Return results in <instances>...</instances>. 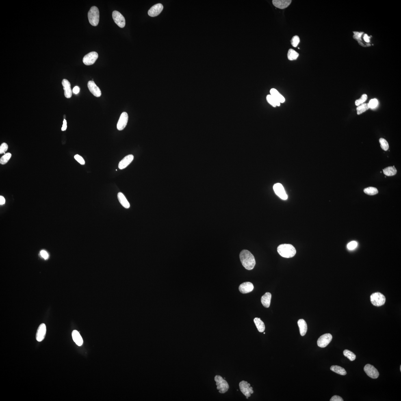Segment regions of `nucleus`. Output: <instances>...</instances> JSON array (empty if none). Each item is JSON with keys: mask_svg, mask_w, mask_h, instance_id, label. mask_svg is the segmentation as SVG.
<instances>
[{"mask_svg": "<svg viewBox=\"0 0 401 401\" xmlns=\"http://www.w3.org/2000/svg\"><path fill=\"white\" fill-rule=\"evenodd\" d=\"M241 263L244 268L248 270H252L256 265L255 258L249 251L244 250L239 254Z\"/></svg>", "mask_w": 401, "mask_h": 401, "instance_id": "nucleus-1", "label": "nucleus"}, {"mask_svg": "<svg viewBox=\"0 0 401 401\" xmlns=\"http://www.w3.org/2000/svg\"><path fill=\"white\" fill-rule=\"evenodd\" d=\"M277 250L280 256L287 258L292 257L296 253V250L295 248L290 244L280 245L278 247Z\"/></svg>", "mask_w": 401, "mask_h": 401, "instance_id": "nucleus-2", "label": "nucleus"}, {"mask_svg": "<svg viewBox=\"0 0 401 401\" xmlns=\"http://www.w3.org/2000/svg\"><path fill=\"white\" fill-rule=\"evenodd\" d=\"M99 11L97 7L95 6L91 7L88 14L89 22L91 25L97 26L99 21Z\"/></svg>", "mask_w": 401, "mask_h": 401, "instance_id": "nucleus-3", "label": "nucleus"}, {"mask_svg": "<svg viewBox=\"0 0 401 401\" xmlns=\"http://www.w3.org/2000/svg\"><path fill=\"white\" fill-rule=\"evenodd\" d=\"M214 380L216 382L217 389L219 390V393L224 394L227 391L229 388V385L227 382L222 376L216 375L215 377Z\"/></svg>", "mask_w": 401, "mask_h": 401, "instance_id": "nucleus-4", "label": "nucleus"}, {"mask_svg": "<svg viewBox=\"0 0 401 401\" xmlns=\"http://www.w3.org/2000/svg\"><path fill=\"white\" fill-rule=\"evenodd\" d=\"M370 300L373 305L380 306L383 305L386 302V297L383 294L380 292L373 293L371 295Z\"/></svg>", "mask_w": 401, "mask_h": 401, "instance_id": "nucleus-5", "label": "nucleus"}, {"mask_svg": "<svg viewBox=\"0 0 401 401\" xmlns=\"http://www.w3.org/2000/svg\"><path fill=\"white\" fill-rule=\"evenodd\" d=\"M239 389L241 392L246 397H250L251 395L253 393L254 391L252 387H250V384L247 382L242 381L239 382Z\"/></svg>", "mask_w": 401, "mask_h": 401, "instance_id": "nucleus-6", "label": "nucleus"}, {"mask_svg": "<svg viewBox=\"0 0 401 401\" xmlns=\"http://www.w3.org/2000/svg\"><path fill=\"white\" fill-rule=\"evenodd\" d=\"M112 17L115 23L119 27L123 28L125 27L126 24L125 18L120 12L116 11H113L112 13Z\"/></svg>", "mask_w": 401, "mask_h": 401, "instance_id": "nucleus-7", "label": "nucleus"}, {"mask_svg": "<svg viewBox=\"0 0 401 401\" xmlns=\"http://www.w3.org/2000/svg\"><path fill=\"white\" fill-rule=\"evenodd\" d=\"M332 338L330 334H326L321 336L317 341V344L321 348H324L329 344Z\"/></svg>", "mask_w": 401, "mask_h": 401, "instance_id": "nucleus-8", "label": "nucleus"}, {"mask_svg": "<svg viewBox=\"0 0 401 401\" xmlns=\"http://www.w3.org/2000/svg\"><path fill=\"white\" fill-rule=\"evenodd\" d=\"M98 54L96 52H92L87 54L83 58L84 64L87 66L94 64L98 58Z\"/></svg>", "mask_w": 401, "mask_h": 401, "instance_id": "nucleus-9", "label": "nucleus"}, {"mask_svg": "<svg viewBox=\"0 0 401 401\" xmlns=\"http://www.w3.org/2000/svg\"><path fill=\"white\" fill-rule=\"evenodd\" d=\"M364 369L368 376L373 379L377 378L379 376V373L377 369L370 364L366 365Z\"/></svg>", "mask_w": 401, "mask_h": 401, "instance_id": "nucleus-10", "label": "nucleus"}, {"mask_svg": "<svg viewBox=\"0 0 401 401\" xmlns=\"http://www.w3.org/2000/svg\"><path fill=\"white\" fill-rule=\"evenodd\" d=\"M275 193L278 196L283 200H287L288 197L284 187L281 183H277L274 186Z\"/></svg>", "mask_w": 401, "mask_h": 401, "instance_id": "nucleus-11", "label": "nucleus"}, {"mask_svg": "<svg viewBox=\"0 0 401 401\" xmlns=\"http://www.w3.org/2000/svg\"><path fill=\"white\" fill-rule=\"evenodd\" d=\"M128 120V115L127 113L124 112L122 113L119 119L117 128L119 131H122L123 130L127 125Z\"/></svg>", "mask_w": 401, "mask_h": 401, "instance_id": "nucleus-12", "label": "nucleus"}, {"mask_svg": "<svg viewBox=\"0 0 401 401\" xmlns=\"http://www.w3.org/2000/svg\"><path fill=\"white\" fill-rule=\"evenodd\" d=\"M89 90L90 92L96 97H100L101 96V93L99 87L96 85L94 82L93 81H90L88 82L87 84Z\"/></svg>", "mask_w": 401, "mask_h": 401, "instance_id": "nucleus-13", "label": "nucleus"}, {"mask_svg": "<svg viewBox=\"0 0 401 401\" xmlns=\"http://www.w3.org/2000/svg\"><path fill=\"white\" fill-rule=\"evenodd\" d=\"M163 8L162 4L158 3L152 6L148 11L149 15L151 17L157 16L160 14Z\"/></svg>", "mask_w": 401, "mask_h": 401, "instance_id": "nucleus-14", "label": "nucleus"}, {"mask_svg": "<svg viewBox=\"0 0 401 401\" xmlns=\"http://www.w3.org/2000/svg\"><path fill=\"white\" fill-rule=\"evenodd\" d=\"M46 326L44 324H41L39 326L36 334V339L38 342L43 340L46 335Z\"/></svg>", "mask_w": 401, "mask_h": 401, "instance_id": "nucleus-15", "label": "nucleus"}, {"mask_svg": "<svg viewBox=\"0 0 401 401\" xmlns=\"http://www.w3.org/2000/svg\"><path fill=\"white\" fill-rule=\"evenodd\" d=\"M254 289L253 284L250 282H246L243 283L239 285V290L243 294H246L251 292Z\"/></svg>", "mask_w": 401, "mask_h": 401, "instance_id": "nucleus-16", "label": "nucleus"}, {"mask_svg": "<svg viewBox=\"0 0 401 401\" xmlns=\"http://www.w3.org/2000/svg\"><path fill=\"white\" fill-rule=\"evenodd\" d=\"M62 84L64 91L65 96L67 98H70L72 95V91L71 87L70 82L67 80L64 79L63 80Z\"/></svg>", "mask_w": 401, "mask_h": 401, "instance_id": "nucleus-17", "label": "nucleus"}, {"mask_svg": "<svg viewBox=\"0 0 401 401\" xmlns=\"http://www.w3.org/2000/svg\"><path fill=\"white\" fill-rule=\"evenodd\" d=\"M134 156L132 155H129L126 156L120 162L118 167L120 170L125 168L133 161Z\"/></svg>", "mask_w": 401, "mask_h": 401, "instance_id": "nucleus-18", "label": "nucleus"}, {"mask_svg": "<svg viewBox=\"0 0 401 401\" xmlns=\"http://www.w3.org/2000/svg\"><path fill=\"white\" fill-rule=\"evenodd\" d=\"M291 0H274L272 1L274 6L280 9L287 8L291 4Z\"/></svg>", "mask_w": 401, "mask_h": 401, "instance_id": "nucleus-19", "label": "nucleus"}, {"mask_svg": "<svg viewBox=\"0 0 401 401\" xmlns=\"http://www.w3.org/2000/svg\"><path fill=\"white\" fill-rule=\"evenodd\" d=\"M353 33H354L353 37L355 40L357 41L360 45L364 47H368L366 44L365 43L364 41L363 37L364 32H363L354 31L353 32Z\"/></svg>", "mask_w": 401, "mask_h": 401, "instance_id": "nucleus-20", "label": "nucleus"}, {"mask_svg": "<svg viewBox=\"0 0 401 401\" xmlns=\"http://www.w3.org/2000/svg\"><path fill=\"white\" fill-rule=\"evenodd\" d=\"M72 339L74 342L78 346H81L83 344V339L79 332L77 330H74L72 332Z\"/></svg>", "mask_w": 401, "mask_h": 401, "instance_id": "nucleus-21", "label": "nucleus"}, {"mask_svg": "<svg viewBox=\"0 0 401 401\" xmlns=\"http://www.w3.org/2000/svg\"><path fill=\"white\" fill-rule=\"evenodd\" d=\"M298 324L300 335L302 336L305 335L308 329L306 321L303 319H300L298 320Z\"/></svg>", "mask_w": 401, "mask_h": 401, "instance_id": "nucleus-22", "label": "nucleus"}, {"mask_svg": "<svg viewBox=\"0 0 401 401\" xmlns=\"http://www.w3.org/2000/svg\"><path fill=\"white\" fill-rule=\"evenodd\" d=\"M272 295L270 293L266 292L261 298V302L265 307L268 308L270 306Z\"/></svg>", "mask_w": 401, "mask_h": 401, "instance_id": "nucleus-23", "label": "nucleus"}, {"mask_svg": "<svg viewBox=\"0 0 401 401\" xmlns=\"http://www.w3.org/2000/svg\"><path fill=\"white\" fill-rule=\"evenodd\" d=\"M270 93L271 96H272L275 99L277 100L280 103H283L285 101V98L276 89H271L270 90Z\"/></svg>", "mask_w": 401, "mask_h": 401, "instance_id": "nucleus-24", "label": "nucleus"}, {"mask_svg": "<svg viewBox=\"0 0 401 401\" xmlns=\"http://www.w3.org/2000/svg\"><path fill=\"white\" fill-rule=\"evenodd\" d=\"M118 198L119 201L123 207L127 209L130 208V205L129 202L122 193L119 192L118 193Z\"/></svg>", "mask_w": 401, "mask_h": 401, "instance_id": "nucleus-25", "label": "nucleus"}, {"mask_svg": "<svg viewBox=\"0 0 401 401\" xmlns=\"http://www.w3.org/2000/svg\"><path fill=\"white\" fill-rule=\"evenodd\" d=\"M254 322L257 327L258 331L260 332H263L265 331V326L264 323L262 321L261 318L256 317L254 319Z\"/></svg>", "mask_w": 401, "mask_h": 401, "instance_id": "nucleus-26", "label": "nucleus"}, {"mask_svg": "<svg viewBox=\"0 0 401 401\" xmlns=\"http://www.w3.org/2000/svg\"><path fill=\"white\" fill-rule=\"evenodd\" d=\"M330 370L337 374L345 376L347 374L346 371L343 368L338 365H332L330 368Z\"/></svg>", "mask_w": 401, "mask_h": 401, "instance_id": "nucleus-27", "label": "nucleus"}, {"mask_svg": "<svg viewBox=\"0 0 401 401\" xmlns=\"http://www.w3.org/2000/svg\"><path fill=\"white\" fill-rule=\"evenodd\" d=\"M384 175L387 176H392L396 174L397 170L394 166H389L383 170Z\"/></svg>", "mask_w": 401, "mask_h": 401, "instance_id": "nucleus-28", "label": "nucleus"}, {"mask_svg": "<svg viewBox=\"0 0 401 401\" xmlns=\"http://www.w3.org/2000/svg\"><path fill=\"white\" fill-rule=\"evenodd\" d=\"M299 54L294 50L290 49L287 53V57L289 60L293 61L296 60L298 58Z\"/></svg>", "mask_w": 401, "mask_h": 401, "instance_id": "nucleus-29", "label": "nucleus"}, {"mask_svg": "<svg viewBox=\"0 0 401 401\" xmlns=\"http://www.w3.org/2000/svg\"><path fill=\"white\" fill-rule=\"evenodd\" d=\"M266 99L268 103L274 107H276L277 106H279L280 105V102L278 101L277 100L275 99L270 94L268 95L267 96Z\"/></svg>", "mask_w": 401, "mask_h": 401, "instance_id": "nucleus-30", "label": "nucleus"}, {"mask_svg": "<svg viewBox=\"0 0 401 401\" xmlns=\"http://www.w3.org/2000/svg\"><path fill=\"white\" fill-rule=\"evenodd\" d=\"M369 109L368 103L362 104L361 105L358 106L356 108V110H357V113L358 115L362 114L364 112H365Z\"/></svg>", "mask_w": 401, "mask_h": 401, "instance_id": "nucleus-31", "label": "nucleus"}, {"mask_svg": "<svg viewBox=\"0 0 401 401\" xmlns=\"http://www.w3.org/2000/svg\"><path fill=\"white\" fill-rule=\"evenodd\" d=\"M364 192L369 196H374L377 194L378 192V189L373 187H369L364 189Z\"/></svg>", "mask_w": 401, "mask_h": 401, "instance_id": "nucleus-32", "label": "nucleus"}, {"mask_svg": "<svg viewBox=\"0 0 401 401\" xmlns=\"http://www.w3.org/2000/svg\"><path fill=\"white\" fill-rule=\"evenodd\" d=\"M343 354L345 356L350 360L351 361H353L355 360L356 358V355L353 352L351 351L345 350L343 351Z\"/></svg>", "mask_w": 401, "mask_h": 401, "instance_id": "nucleus-33", "label": "nucleus"}, {"mask_svg": "<svg viewBox=\"0 0 401 401\" xmlns=\"http://www.w3.org/2000/svg\"><path fill=\"white\" fill-rule=\"evenodd\" d=\"M12 157V154L10 153H5L0 159V163L2 165H5L8 162L9 159Z\"/></svg>", "mask_w": 401, "mask_h": 401, "instance_id": "nucleus-34", "label": "nucleus"}, {"mask_svg": "<svg viewBox=\"0 0 401 401\" xmlns=\"http://www.w3.org/2000/svg\"><path fill=\"white\" fill-rule=\"evenodd\" d=\"M379 142L381 144V147L382 149L387 151L389 148V144L386 139L381 138L379 139Z\"/></svg>", "mask_w": 401, "mask_h": 401, "instance_id": "nucleus-35", "label": "nucleus"}, {"mask_svg": "<svg viewBox=\"0 0 401 401\" xmlns=\"http://www.w3.org/2000/svg\"><path fill=\"white\" fill-rule=\"evenodd\" d=\"M367 99V94H363L361 96V98L358 100H356L355 102V104L356 106H359L361 105L364 102L366 101Z\"/></svg>", "mask_w": 401, "mask_h": 401, "instance_id": "nucleus-36", "label": "nucleus"}, {"mask_svg": "<svg viewBox=\"0 0 401 401\" xmlns=\"http://www.w3.org/2000/svg\"><path fill=\"white\" fill-rule=\"evenodd\" d=\"M369 108L373 109L376 108L378 105V101L377 100L374 98V99H371L368 103Z\"/></svg>", "mask_w": 401, "mask_h": 401, "instance_id": "nucleus-37", "label": "nucleus"}, {"mask_svg": "<svg viewBox=\"0 0 401 401\" xmlns=\"http://www.w3.org/2000/svg\"><path fill=\"white\" fill-rule=\"evenodd\" d=\"M300 39L297 35L293 37L291 40V44L293 47H296L300 42Z\"/></svg>", "mask_w": 401, "mask_h": 401, "instance_id": "nucleus-38", "label": "nucleus"}, {"mask_svg": "<svg viewBox=\"0 0 401 401\" xmlns=\"http://www.w3.org/2000/svg\"><path fill=\"white\" fill-rule=\"evenodd\" d=\"M8 145L6 143H3L0 146V154L5 153L8 149Z\"/></svg>", "mask_w": 401, "mask_h": 401, "instance_id": "nucleus-39", "label": "nucleus"}, {"mask_svg": "<svg viewBox=\"0 0 401 401\" xmlns=\"http://www.w3.org/2000/svg\"><path fill=\"white\" fill-rule=\"evenodd\" d=\"M357 243L356 241H351L347 245V248L350 250H353L356 248L357 246Z\"/></svg>", "mask_w": 401, "mask_h": 401, "instance_id": "nucleus-40", "label": "nucleus"}, {"mask_svg": "<svg viewBox=\"0 0 401 401\" xmlns=\"http://www.w3.org/2000/svg\"><path fill=\"white\" fill-rule=\"evenodd\" d=\"M74 159H75L78 162L80 163V164L82 165H84L85 164V162L84 160V159L83 157H81V156H80L79 155H78V154H77V155H76L75 156H74Z\"/></svg>", "mask_w": 401, "mask_h": 401, "instance_id": "nucleus-41", "label": "nucleus"}, {"mask_svg": "<svg viewBox=\"0 0 401 401\" xmlns=\"http://www.w3.org/2000/svg\"><path fill=\"white\" fill-rule=\"evenodd\" d=\"M40 254L41 256L45 260L47 259L49 257V255L48 252L45 250H42L40 252Z\"/></svg>", "mask_w": 401, "mask_h": 401, "instance_id": "nucleus-42", "label": "nucleus"}, {"mask_svg": "<svg viewBox=\"0 0 401 401\" xmlns=\"http://www.w3.org/2000/svg\"><path fill=\"white\" fill-rule=\"evenodd\" d=\"M330 401H343V399L342 398V397H341L338 396V395H334V396L332 397V398L330 399Z\"/></svg>", "mask_w": 401, "mask_h": 401, "instance_id": "nucleus-43", "label": "nucleus"}, {"mask_svg": "<svg viewBox=\"0 0 401 401\" xmlns=\"http://www.w3.org/2000/svg\"><path fill=\"white\" fill-rule=\"evenodd\" d=\"M67 128V121L66 119H64V120H63V125L62 126V128H61V130H62V131H65L66 130Z\"/></svg>", "mask_w": 401, "mask_h": 401, "instance_id": "nucleus-44", "label": "nucleus"}, {"mask_svg": "<svg viewBox=\"0 0 401 401\" xmlns=\"http://www.w3.org/2000/svg\"><path fill=\"white\" fill-rule=\"evenodd\" d=\"M80 90V88L79 87L77 86H76L74 87L72 91L74 94H77L79 93Z\"/></svg>", "mask_w": 401, "mask_h": 401, "instance_id": "nucleus-45", "label": "nucleus"}, {"mask_svg": "<svg viewBox=\"0 0 401 401\" xmlns=\"http://www.w3.org/2000/svg\"><path fill=\"white\" fill-rule=\"evenodd\" d=\"M5 203V200L4 197L2 196H0V205H2Z\"/></svg>", "mask_w": 401, "mask_h": 401, "instance_id": "nucleus-46", "label": "nucleus"}, {"mask_svg": "<svg viewBox=\"0 0 401 401\" xmlns=\"http://www.w3.org/2000/svg\"><path fill=\"white\" fill-rule=\"evenodd\" d=\"M400 371H401V365H400Z\"/></svg>", "mask_w": 401, "mask_h": 401, "instance_id": "nucleus-47", "label": "nucleus"}, {"mask_svg": "<svg viewBox=\"0 0 401 401\" xmlns=\"http://www.w3.org/2000/svg\"><path fill=\"white\" fill-rule=\"evenodd\" d=\"M264 334H265V332H264Z\"/></svg>", "mask_w": 401, "mask_h": 401, "instance_id": "nucleus-48", "label": "nucleus"}]
</instances>
